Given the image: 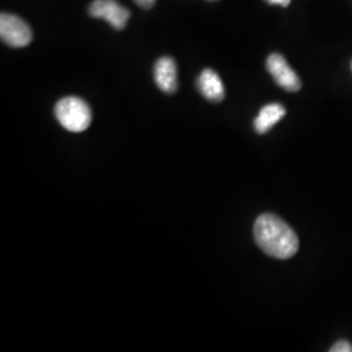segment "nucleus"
Wrapping results in <instances>:
<instances>
[{"mask_svg":"<svg viewBox=\"0 0 352 352\" xmlns=\"http://www.w3.org/2000/svg\"><path fill=\"white\" fill-rule=\"evenodd\" d=\"M139 7L141 8H145V10H149L151 8L157 0H133Z\"/></svg>","mask_w":352,"mask_h":352,"instance_id":"obj_10","label":"nucleus"},{"mask_svg":"<svg viewBox=\"0 0 352 352\" xmlns=\"http://www.w3.org/2000/svg\"><path fill=\"white\" fill-rule=\"evenodd\" d=\"M89 13L94 19L106 20L116 30H123L131 16L116 0H94L89 7Z\"/></svg>","mask_w":352,"mask_h":352,"instance_id":"obj_5","label":"nucleus"},{"mask_svg":"<svg viewBox=\"0 0 352 352\" xmlns=\"http://www.w3.org/2000/svg\"><path fill=\"white\" fill-rule=\"evenodd\" d=\"M154 80L157 87L167 94H174L177 90V69L175 60L164 56L154 65Z\"/></svg>","mask_w":352,"mask_h":352,"instance_id":"obj_6","label":"nucleus"},{"mask_svg":"<svg viewBox=\"0 0 352 352\" xmlns=\"http://www.w3.org/2000/svg\"><path fill=\"white\" fill-rule=\"evenodd\" d=\"M55 116L69 132H84L91 123V110L88 103L78 97H65L56 103Z\"/></svg>","mask_w":352,"mask_h":352,"instance_id":"obj_2","label":"nucleus"},{"mask_svg":"<svg viewBox=\"0 0 352 352\" xmlns=\"http://www.w3.org/2000/svg\"><path fill=\"white\" fill-rule=\"evenodd\" d=\"M0 37L11 47H25L33 38L30 26L16 14L1 13L0 16Z\"/></svg>","mask_w":352,"mask_h":352,"instance_id":"obj_3","label":"nucleus"},{"mask_svg":"<svg viewBox=\"0 0 352 352\" xmlns=\"http://www.w3.org/2000/svg\"><path fill=\"white\" fill-rule=\"evenodd\" d=\"M285 115H286V109L282 104L279 103L266 104L260 110L257 118L254 119V123H253L254 131L260 135H264L276 126L279 120H282Z\"/></svg>","mask_w":352,"mask_h":352,"instance_id":"obj_8","label":"nucleus"},{"mask_svg":"<svg viewBox=\"0 0 352 352\" xmlns=\"http://www.w3.org/2000/svg\"><path fill=\"white\" fill-rule=\"evenodd\" d=\"M330 352H352V344L347 340H340L330 349Z\"/></svg>","mask_w":352,"mask_h":352,"instance_id":"obj_9","label":"nucleus"},{"mask_svg":"<svg viewBox=\"0 0 352 352\" xmlns=\"http://www.w3.org/2000/svg\"><path fill=\"white\" fill-rule=\"evenodd\" d=\"M197 88L202 96L210 102L223 101L226 90L221 77L213 69H204L197 80Z\"/></svg>","mask_w":352,"mask_h":352,"instance_id":"obj_7","label":"nucleus"},{"mask_svg":"<svg viewBox=\"0 0 352 352\" xmlns=\"http://www.w3.org/2000/svg\"><path fill=\"white\" fill-rule=\"evenodd\" d=\"M257 245L278 260H287L299 251V238L291 227L274 214L260 215L253 227Z\"/></svg>","mask_w":352,"mask_h":352,"instance_id":"obj_1","label":"nucleus"},{"mask_svg":"<svg viewBox=\"0 0 352 352\" xmlns=\"http://www.w3.org/2000/svg\"><path fill=\"white\" fill-rule=\"evenodd\" d=\"M269 4H278V6H282V7H287L291 0H266Z\"/></svg>","mask_w":352,"mask_h":352,"instance_id":"obj_11","label":"nucleus"},{"mask_svg":"<svg viewBox=\"0 0 352 352\" xmlns=\"http://www.w3.org/2000/svg\"><path fill=\"white\" fill-rule=\"evenodd\" d=\"M266 68L280 88L289 93L299 91L302 81L280 54H272L266 60Z\"/></svg>","mask_w":352,"mask_h":352,"instance_id":"obj_4","label":"nucleus"},{"mask_svg":"<svg viewBox=\"0 0 352 352\" xmlns=\"http://www.w3.org/2000/svg\"><path fill=\"white\" fill-rule=\"evenodd\" d=\"M351 67H352V64H351Z\"/></svg>","mask_w":352,"mask_h":352,"instance_id":"obj_12","label":"nucleus"}]
</instances>
